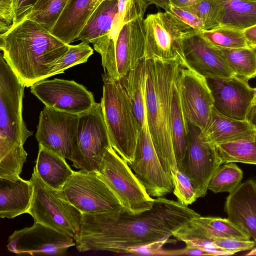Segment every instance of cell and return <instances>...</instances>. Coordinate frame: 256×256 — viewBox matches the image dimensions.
<instances>
[{
	"mask_svg": "<svg viewBox=\"0 0 256 256\" xmlns=\"http://www.w3.org/2000/svg\"><path fill=\"white\" fill-rule=\"evenodd\" d=\"M93 54V50L89 44L81 42L76 45H69L66 53L56 63L49 77L64 73L68 68L86 62Z\"/></svg>",
	"mask_w": 256,
	"mask_h": 256,
	"instance_id": "37",
	"label": "cell"
},
{
	"mask_svg": "<svg viewBox=\"0 0 256 256\" xmlns=\"http://www.w3.org/2000/svg\"><path fill=\"white\" fill-rule=\"evenodd\" d=\"M100 104L110 144L128 164L134 160L141 126L120 80L102 76Z\"/></svg>",
	"mask_w": 256,
	"mask_h": 256,
	"instance_id": "5",
	"label": "cell"
},
{
	"mask_svg": "<svg viewBox=\"0 0 256 256\" xmlns=\"http://www.w3.org/2000/svg\"><path fill=\"white\" fill-rule=\"evenodd\" d=\"M75 245L73 237L36 222L15 230L9 236L6 247L18 254L64 256Z\"/></svg>",
	"mask_w": 256,
	"mask_h": 256,
	"instance_id": "17",
	"label": "cell"
},
{
	"mask_svg": "<svg viewBox=\"0 0 256 256\" xmlns=\"http://www.w3.org/2000/svg\"><path fill=\"white\" fill-rule=\"evenodd\" d=\"M146 60L147 122L155 148L173 182L178 167L171 133L172 102L182 64L178 62Z\"/></svg>",
	"mask_w": 256,
	"mask_h": 256,
	"instance_id": "3",
	"label": "cell"
},
{
	"mask_svg": "<svg viewBox=\"0 0 256 256\" xmlns=\"http://www.w3.org/2000/svg\"><path fill=\"white\" fill-rule=\"evenodd\" d=\"M146 0H130L101 56L104 72L120 80L145 58Z\"/></svg>",
	"mask_w": 256,
	"mask_h": 256,
	"instance_id": "4",
	"label": "cell"
},
{
	"mask_svg": "<svg viewBox=\"0 0 256 256\" xmlns=\"http://www.w3.org/2000/svg\"><path fill=\"white\" fill-rule=\"evenodd\" d=\"M34 194L28 213L40 222L74 238L80 230L82 213L64 198L59 191L44 182L36 169L30 179Z\"/></svg>",
	"mask_w": 256,
	"mask_h": 256,
	"instance_id": "9",
	"label": "cell"
},
{
	"mask_svg": "<svg viewBox=\"0 0 256 256\" xmlns=\"http://www.w3.org/2000/svg\"><path fill=\"white\" fill-rule=\"evenodd\" d=\"M32 181L20 176L0 177V218H13L28 213L32 201Z\"/></svg>",
	"mask_w": 256,
	"mask_h": 256,
	"instance_id": "22",
	"label": "cell"
},
{
	"mask_svg": "<svg viewBox=\"0 0 256 256\" xmlns=\"http://www.w3.org/2000/svg\"><path fill=\"white\" fill-rule=\"evenodd\" d=\"M171 133L178 167L182 168L188 144L189 130L188 122L182 110L176 83L174 88L172 102Z\"/></svg>",
	"mask_w": 256,
	"mask_h": 256,
	"instance_id": "26",
	"label": "cell"
},
{
	"mask_svg": "<svg viewBox=\"0 0 256 256\" xmlns=\"http://www.w3.org/2000/svg\"><path fill=\"white\" fill-rule=\"evenodd\" d=\"M178 255H193V256H210L203 249L198 246L186 245L184 248L175 250H160L156 256H178Z\"/></svg>",
	"mask_w": 256,
	"mask_h": 256,
	"instance_id": "44",
	"label": "cell"
},
{
	"mask_svg": "<svg viewBox=\"0 0 256 256\" xmlns=\"http://www.w3.org/2000/svg\"><path fill=\"white\" fill-rule=\"evenodd\" d=\"M66 158L38 144L34 168L42 180L52 188L62 190L72 174Z\"/></svg>",
	"mask_w": 256,
	"mask_h": 256,
	"instance_id": "25",
	"label": "cell"
},
{
	"mask_svg": "<svg viewBox=\"0 0 256 256\" xmlns=\"http://www.w3.org/2000/svg\"><path fill=\"white\" fill-rule=\"evenodd\" d=\"M112 147L100 102L79 114L77 145L73 166L86 172H98L106 149Z\"/></svg>",
	"mask_w": 256,
	"mask_h": 256,
	"instance_id": "11",
	"label": "cell"
},
{
	"mask_svg": "<svg viewBox=\"0 0 256 256\" xmlns=\"http://www.w3.org/2000/svg\"><path fill=\"white\" fill-rule=\"evenodd\" d=\"M200 214L178 201L154 198L150 210L132 214L82 213L80 228L74 238L76 250L130 254L137 248L167 242L175 232Z\"/></svg>",
	"mask_w": 256,
	"mask_h": 256,
	"instance_id": "1",
	"label": "cell"
},
{
	"mask_svg": "<svg viewBox=\"0 0 256 256\" xmlns=\"http://www.w3.org/2000/svg\"><path fill=\"white\" fill-rule=\"evenodd\" d=\"M14 20L13 0H0V32H6L12 26Z\"/></svg>",
	"mask_w": 256,
	"mask_h": 256,
	"instance_id": "42",
	"label": "cell"
},
{
	"mask_svg": "<svg viewBox=\"0 0 256 256\" xmlns=\"http://www.w3.org/2000/svg\"><path fill=\"white\" fill-rule=\"evenodd\" d=\"M103 0H69L50 32L66 44L74 42L90 16Z\"/></svg>",
	"mask_w": 256,
	"mask_h": 256,
	"instance_id": "23",
	"label": "cell"
},
{
	"mask_svg": "<svg viewBox=\"0 0 256 256\" xmlns=\"http://www.w3.org/2000/svg\"><path fill=\"white\" fill-rule=\"evenodd\" d=\"M130 0H104L97 7L80 32L77 40L92 43L100 55Z\"/></svg>",
	"mask_w": 256,
	"mask_h": 256,
	"instance_id": "19",
	"label": "cell"
},
{
	"mask_svg": "<svg viewBox=\"0 0 256 256\" xmlns=\"http://www.w3.org/2000/svg\"><path fill=\"white\" fill-rule=\"evenodd\" d=\"M214 146L222 164L238 162L256 165V134Z\"/></svg>",
	"mask_w": 256,
	"mask_h": 256,
	"instance_id": "29",
	"label": "cell"
},
{
	"mask_svg": "<svg viewBox=\"0 0 256 256\" xmlns=\"http://www.w3.org/2000/svg\"><path fill=\"white\" fill-rule=\"evenodd\" d=\"M248 120L252 124L256 129V106H253L248 116Z\"/></svg>",
	"mask_w": 256,
	"mask_h": 256,
	"instance_id": "48",
	"label": "cell"
},
{
	"mask_svg": "<svg viewBox=\"0 0 256 256\" xmlns=\"http://www.w3.org/2000/svg\"><path fill=\"white\" fill-rule=\"evenodd\" d=\"M173 184V192L178 202L188 206L196 200V192L191 180L183 170L178 168Z\"/></svg>",
	"mask_w": 256,
	"mask_h": 256,
	"instance_id": "39",
	"label": "cell"
},
{
	"mask_svg": "<svg viewBox=\"0 0 256 256\" xmlns=\"http://www.w3.org/2000/svg\"><path fill=\"white\" fill-rule=\"evenodd\" d=\"M61 196L82 213L98 214L125 212L97 172L74 171L58 190Z\"/></svg>",
	"mask_w": 256,
	"mask_h": 256,
	"instance_id": "10",
	"label": "cell"
},
{
	"mask_svg": "<svg viewBox=\"0 0 256 256\" xmlns=\"http://www.w3.org/2000/svg\"><path fill=\"white\" fill-rule=\"evenodd\" d=\"M218 48L235 76L247 80L256 76V48Z\"/></svg>",
	"mask_w": 256,
	"mask_h": 256,
	"instance_id": "30",
	"label": "cell"
},
{
	"mask_svg": "<svg viewBox=\"0 0 256 256\" xmlns=\"http://www.w3.org/2000/svg\"><path fill=\"white\" fill-rule=\"evenodd\" d=\"M120 80L142 127L146 118L145 98L146 83V59L142 60L136 67L129 72Z\"/></svg>",
	"mask_w": 256,
	"mask_h": 256,
	"instance_id": "27",
	"label": "cell"
},
{
	"mask_svg": "<svg viewBox=\"0 0 256 256\" xmlns=\"http://www.w3.org/2000/svg\"><path fill=\"white\" fill-rule=\"evenodd\" d=\"M213 238L214 243L217 246L234 254L241 251L250 250L256 246L254 240L221 238L214 236Z\"/></svg>",
	"mask_w": 256,
	"mask_h": 256,
	"instance_id": "40",
	"label": "cell"
},
{
	"mask_svg": "<svg viewBox=\"0 0 256 256\" xmlns=\"http://www.w3.org/2000/svg\"><path fill=\"white\" fill-rule=\"evenodd\" d=\"M145 59L186 63L184 42L198 32L169 12H159L144 19Z\"/></svg>",
	"mask_w": 256,
	"mask_h": 256,
	"instance_id": "7",
	"label": "cell"
},
{
	"mask_svg": "<svg viewBox=\"0 0 256 256\" xmlns=\"http://www.w3.org/2000/svg\"><path fill=\"white\" fill-rule=\"evenodd\" d=\"M128 165L150 196L163 197L173 190L171 175L155 148L146 115L140 128L133 162Z\"/></svg>",
	"mask_w": 256,
	"mask_h": 256,
	"instance_id": "12",
	"label": "cell"
},
{
	"mask_svg": "<svg viewBox=\"0 0 256 256\" xmlns=\"http://www.w3.org/2000/svg\"><path fill=\"white\" fill-rule=\"evenodd\" d=\"M184 52L186 62L206 78L234 75L220 50L198 34L184 40Z\"/></svg>",
	"mask_w": 256,
	"mask_h": 256,
	"instance_id": "20",
	"label": "cell"
},
{
	"mask_svg": "<svg viewBox=\"0 0 256 256\" xmlns=\"http://www.w3.org/2000/svg\"><path fill=\"white\" fill-rule=\"evenodd\" d=\"M188 144L180 169L191 180L198 198L206 195L210 180L222 164L215 146L210 143L203 130L188 122Z\"/></svg>",
	"mask_w": 256,
	"mask_h": 256,
	"instance_id": "15",
	"label": "cell"
},
{
	"mask_svg": "<svg viewBox=\"0 0 256 256\" xmlns=\"http://www.w3.org/2000/svg\"><path fill=\"white\" fill-rule=\"evenodd\" d=\"M214 99V108L226 116L248 119L256 88L248 80L235 75L231 77L206 78Z\"/></svg>",
	"mask_w": 256,
	"mask_h": 256,
	"instance_id": "18",
	"label": "cell"
},
{
	"mask_svg": "<svg viewBox=\"0 0 256 256\" xmlns=\"http://www.w3.org/2000/svg\"><path fill=\"white\" fill-rule=\"evenodd\" d=\"M211 46L217 48H238L250 47L243 31L224 26L197 33Z\"/></svg>",
	"mask_w": 256,
	"mask_h": 256,
	"instance_id": "33",
	"label": "cell"
},
{
	"mask_svg": "<svg viewBox=\"0 0 256 256\" xmlns=\"http://www.w3.org/2000/svg\"><path fill=\"white\" fill-rule=\"evenodd\" d=\"M177 87L188 122L206 130L214 108V99L206 78L187 62L182 64Z\"/></svg>",
	"mask_w": 256,
	"mask_h": 256,
	"instance_id": "13",
	"label": "cell"
},
{
	"mask_svg": "<svg viewBox=\"0 0 256 256\" xmlns=\"http://www.w3.org/2000/svg\"><path fill=\"white\" fill-rule=\"evenodd\" d=\"M69 45L27 18L0 34L4 58L26 87L48 78Z\"/></svg>",
	"mask_w": 256,
	"mask_h": 256,
	"instance_id": "2",
	"label": "cell"
},
{
	"mask_svg": "<svg viewBox=\"0 0 256 256\" xmlns=\"http://www.w3.org/2000/svg\"><path fill=\"white\" fill-rule=\"evenodd\" d=\"M224 210L228 218L252 238L256 246V180H246L230 192Z\"/></svg>",
	"mask_w": 256,
	"mask_h": 256,
	"instance_id": "21",
	"label": "cell"
},
{
	"mask_svg": "<svg viewBox=\"0 0 256 256\" xmlns=\"http://www.w3.org/2000/svg\"><path fill=\"white\" fill-rule=\"evenodd\" d=\"M150 4H154L163 8L166 12H168L170 6V0H146Z\"/></svg>",
	"mask_w": 256,
	"mask_h": 256,
	"instance_id": "47",
	"label": "cell"
},
{
	"mask_svg": "<svg viewBox=\"0 0 256 256\" xmlns=\"http://www.w3.org/2000/svg\"><path fill=\"white\" fill-rule=\"evenodd\" d=\"M242 170L234 162L224 163L215 171L208 185V190L215 194L230 192L240 184Z\"/></svg>",
	"mask_w": 256,
	"mask_h": 256,
	"instance_id": "35",
	"label": "cell"
},
{
	"mask_svg": "<svg viewBox=\"0 0 256 256\" xmlns=\"http://www.w3.org/2000/svg\"><path fill=\"white\" fill-rule=\"evenodd\" d=\"M191 221L206 232L216 238L250 240V236L228 218L218 217H196Z\"/></svg>",
	"mask_w": 256,
	"mask_h": 256,
	"instance_id": "32",
	"label": "cell"
},
{
	"mask_svg": "<svg viewBox=\"0 0 256 256\" xmlns=\"http://www.w3.org/2000/svg\"><path fill=\"white\" fill-rule=\"evenodd\" d=\"M202 0H170V4L180 8L194 5Z\"/></svg>",
	"mask_w": 256,
	"mask_h": 256,
	"instance_id": "46",
	"label": "cell"
},
{
	"mask_svg": "<svg viewBox=\"0 0 256 256\" xmlns=\"http://www.w3.org/2000/svg\"><path fill=\"white\" fill-rule=\"evenodd\" d=\"M204 133L213 145L256 134V129L248 120H239L226 116L214 108Z\"/></svg>",
	"mask_w": 256,
	"mask_h": 256,
	"instance_id": "24",
	"label": "cell"
},
{
	"mask_svg": "<svg viewBox=\"0 0 256 256\" xmlns=\"http://www.w3.org/2000/svg\"><path fill=\"white\" fill-rule=\"evenodd\" d=\"M220 1L222 9L220 26L244 31L256 25V0Z\"/></svg>",
	"mask_w": 256,
	"mask_h": 256,
	"instance_id": "28",
	"label": "cell"
},
{
	"mask_svg": "<svg viewBox=\"0 0 256 256\" xmlns=\"http://www.w3.org/2000/svg\"><path fill=\"white\" fill-rule=\"evenodd\" d=\"M38 0H13V25L25 19ZM12 25V26H13Z\"/></svg>",
	"mask_w": 256,
	"mask_h": 256,
	"instance_id": "43",
	"label": "cell"
},
{
	"mask_svg": "<svg viewBox=\"0 0 256 256\" xmlns=\"http://www.w3.org/2000/svg\"><path fill=\"white\" fill-rule=\"evenodd\" d=\"M78 116L45 106L36 134L38 144L71 161L77 145Z\"/></svg>",
	"mask_w": 256,
	"mask_h": 256,
	"instance_id": "14",
	"label": "cell"
},
{
	"mask_svg": "<svg viewBox=\"0 0 256 256\" xmlns=\"http://www.w3.org/2000/svg\"><path fill=\"white\" fill-rule=\"evenodd\" d=\"M256 88V92H255L254 97L253 101H252V106H256V88Z\"/></svg>",
	"mask_w": 256,
	"mask_h": 256,
	"instance_id": "50",
	"label": "cell"
},
{
	"mask_svg": "<svg viewBox=\"0 0 256 256\" xmlns=\"http://www.w3.org/2000/svg\"><path fill=\"white\" fill-rule=\"evenodd\" d=\"M244 255L247 256H256V246L254 248H252L248 252L244 254Z\"/></svg>",
	"mask_w": 256,
	"mask_h": 256,
	"instance_id": "49",
	"label": "cell"
},
{
	"mask_svg": "<svg viewBox=\"0 0 256 256\" xmlns=\"http://www.w3.org/2000/svg\"><path fill=\"white\" fill-rule=\"evenodd\" d=\"M27 156L24 146L19 144L0 158V177L20 176Z\"/></svg>",
	"mask_w": 256,
	"mask_h": 256,
	"instance_id": "38",
	"label": "cell"
},
{
	"mask_svg": "<svg viewBox=\"0 0 256 256\" xmlns=\"http://www.w3.org/2000/svg\"><path fill=\"white\" fill-rule=\"evenodd\" d=\"M69 0H38L26 18L51 32Z\"/></svg>",
	"mask_w": 256,
	"mask_h": 256,
	"instance_id": "34",
	"label": "cell"
},
{
	"mask_svg": "<svg viewBox=\"0 0 256 256\" xmlns=\"http://www.w3.org/2000/svg\"><path fill=\"white\" fill-rule=\"evenodd\" d=\"M30 92L46 106L78 115L96 103L93 94L74 80H44L31 86Z\"/></svg>",
	"mask_w": 256,
	"mask_h": 256,
	"instance_id": "16",
	"label": "cell"
},
{
	"mask_svg": "<svg viewBox=\"0 0 256 256\" xmlns=\"http://www.w3.org/2000/svg\"><path fill=\"white\" fill-rule=\"evenodd\" d=\"M24 84L0 54V158L16 146L24 145L33 132L22 118Z\"/></svg>",
	"mask_w": 256,
	"mask_h": 256,
	"instance_id": "6",
	"label": "cell"
},
{
	"mask_svg": "<svg viewBox=\"0 0 256 256\" xmlns=\"http://www.w3.org/2000/svg\"><path fill=\"white\" fill-rule=\"evenodd\" d=\"M97 172L126 212L136 214L152 208L154 198L112 147L106 149Z\"/></svg>",
	"mask_w": 256,
	"mask_h": 256,
	"instance_id": "8",
	"label": "cell"
},
{
	"mask_svg": "<svg viewBox=\"0 0 256 256\" xmlns=\"http://www.w3.org/2000/svg\"><path fill=\"white\" fill-rule=\"evenodd\" d=\"M168 12L178 18L197 32L204 30L202 20L196 14L184 8H178L170 4L169 11Z\"/></svg>",
	"mask_w": 256,
	"mask_h": 256,
	"instance_id": "41",
	"label": "cell"
},
{
	"mask_svg": "<svg viewBox=\"0 0 256 256\" xmlns=\"http://www.w3.org/2000/svg\"><path fill=\"white\" fill-rule=\"evenodd\" d=\"M184 8L192 12L202 20L203 30H210L220 26L222 16L220 0H202Z\"/></svg>",
	"mask_w": 256,
	"mask_h": 256,
	"instance_id": "36",
	"label": "cell"
},
{
	"mask_svg": "<svg viewBox=\"0 0 256 256\" xmlns=\"http://www.w3.org/2000/svg\"><path fill=\"white\" fill-rule=\"evenodd\" d=\"M243 33L248 46L256 48V25L244 30Z\"/></svg>",
	"mask_w": 256,
	"mask_h": 256,
	"instance_id": "45",
	"label": "cell"
},
{
	"mask_svg": "<svg viewBox=\"0 0 256 256\" xmlns=\"http://www.w3.org/2000/svg\"><path fill=\"white\" fill-rule=\"evenodd\" d=\"M172 236L186 245L200 248L210 256H230L234 252L217 246L214 243L213 236L194 224L191 220L178 230Z\"/></svg>",
	"mask_w": 256,
	"mask_h": 256,
	"instance_id": "31",
	"label": "cell"
}]
</instances>
